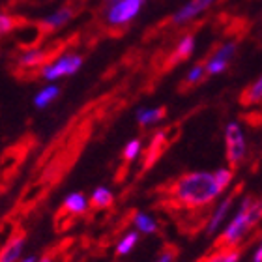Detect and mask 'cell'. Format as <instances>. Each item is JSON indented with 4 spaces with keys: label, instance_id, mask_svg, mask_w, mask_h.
<instances>
[{
    "label": "cell",
    "instance_id": "1",
    "mask_svg": "<svg viewBox=\"0 0 262 262\" xmlns=\"http://www.w3.org/2000/svg\"><path fill=\"white\" fill-rule=\"evenodd\" d=\"M223 189L217 186L212 172H191V174L182 176L172 189L176 199L187 206L208 204Z\"/></svg>",
    "mask_w": 262,
    "mask_h": 262
},
{
    "label": "cell",
    "instance_id": "2",
    "mask_svg": "<svg viewBox=\"0 0 262 262\" xmlns=\"http://www.w3.org/2000/svg\"><path fill=\"white\" fill-rule=\"evenodd\" d=\"M82 56L73 51H66L56 58H49L41 68H39V77L45 82H56L66 77L75 75L77 71L82 68Z\"/></svg>",
    "mask_w": 262,
    "mask_h": 262
},
{
    "label": "cell",
    "instance_id": "3",
    "mask_svg": "<svg viewBox=\"0 0 262 262\" xmlns=\"http://www.w3.org/2000/svg\"><path fill=\"white\" fill-rule=\"evenodd\" d=\"M260 217H262V202H253L249 196L244 199V202L240 204V210L236 213V217L232 219V223L225 230V242H229V244L238 242L249 230V227L257 223Z\"/></svg>",
    "mask_w": 262,
    "mask_h": 262
},
{
    "label": "cell",
    "instance_id": "4",
    "mask_svg": "<svg viewBox=\"0 0 262 262\" xmlns=\"http://www.w3.org/2000/svg\"><path fill=\"white\" fill-rule=\"evenodd\" d=\"M146 0H116L105 8V23L107 27L120 28L129 25L139 13Z\"/></svg>",
    "mask_w": 262,
    "mask_h": 262
},
{
    "label": "cell",
    "instance_id": "5",
    "mask_svg": "<svg viewBox=\"0 0 262 262\" xmlns=\"http://www.w3.org/2000/svg\"><path fill=\"white\" fill-rule=\"evenodd\" d=\"M225 139H227V154H229V161L232 167L240 163L244 154H246V139H244V133H242L240 126L232 122L227 126L225 131Z\"/></svg>",
    "mask_w": 262,
    "mask_h": 262
},
{
    "label": "cell",
    "instance_id": "6",
    "mask_svg": "<svg viewBox=\"0 0 262 262\" xmlns=\"http://www.w3.org/2000/svg\"><path fill=\"white\" fill-rule=\"evenodd\" d=\"M73 15H75V11H73L71 6H60V8H56L55 11H51L49 15H45L39 21V28L43 32H56V30L64 28L73 19Z\"/></svg>",
    "mask_w": 262,
    "mask_h": 262
},
{
    "label": "cell",
    "instance_id": "7",
    "mask_svg": "<svg viewBox=\"0 0 262 262\" xmlns=\"http://www.w3.org/2000/svg\"><path fill=\"white\" fill-rule=\"evenodd\" d=\"M49 58H51L49 51L41 49V47H30V49H25L21 55H19L17 64H19V68L25 71L39 70Z\"/></svg>",
    "mask_w": 262,
    "mask_h": 262
},
{
    "label": "cell",
    "instance_id": "8",
    "mask_svg": "<svg viewBox=\"0 0 262 262\" xmlns=\"http://www.w3.org/2000/svg\"><path fill=\"white\" fill-rule=\"evenodd\" d=\"M27 247V238L25 234H13L8 238L2 249H0V262H17L23 257Z\"/></svg>",
    "mask_w": 262,
    "mask_h": 262
},
{
    "label": "cell",
    "instance_id": "9",
    "mask_svg": "<svg viewBox=\"0 0 262 262\" xmlns=\"http://www.w3.org/2000/svg\"><path fill=\"white\" fill-rule=\"evenodd\" d=\"M234 53H236V43L221 45V49L213 55L212 60L204 66V70H206L208 73H212V75H217V73L225 71V68H227V64H229L230 58L234 56Z\"/></svg>",
    "mask_w": 262,
    "mask_h": 262
},
{
    "label": "cell",
    "instance_id": "10",
    "mask_svg": "<svg viewBox=\"0 0 262 262\" xmlns=\"http://www.w3.org/2000/svg\"><path fill=\"white\" fill-rule=\"evenodd\" d=\"M213 2H215V0H191V2H187L180 11H176V15L172 17V21H174L176 25H184V23L195 19V17L199 15V13H202L206 8H210Z\"/></svg>",
    "mask_w": 262,
    "mask_h": 262
},
{
    "label": "cell",
    "instance_id": "11",
    "mask_svg": "<svg viewBox=\"0 0 262 262\" xmlns=\"http://www.w3.org/2000/svg\"><path fill=\"white\" fill-rule=\"evenodd\" d=\"M60 98V86L56 82H47L45 86H41L34 96V107L39 111L47 109L55 103L56 99Z\"/></svg>",
    "mask_w": 262,
    "mask_h": 262
},
{
    "label": "cell",
    "instance_id": "12",
    "mask_svg": "<svg viewBox=\"0 0 262 262\" xmlns=\"http://www.w3.org/2000/svg\"><path fill=\"white\" fill-rule=\"evenodd\" d=\"M62 208H64V212L70 213V215H82V213L90 208V201H88V196L84 195V193L73 191L64 196Z\"/></svg>",
    "mask_w": 262,
    "mask_h": 262
},
{
    "label": "cell",
    "instance_id": "13",
    "mask_svg": "<svg viewBox=\"0 0 262 262\" xmlns=\"http://www.w3.org/2000/svg\"><path fill=\"white\" fill-rule=\"evenodd\" d=\"M163 116H165V109H161V107H141V109L137 111V122L144 127L159 122Z\"/></svg>",
    "mask_w": 262,
    "mask_h": 262
},
{
    "label": "cell",
    "instance_id": "14",
    "mask_svg": "<svg viewBox=\"0 0 262 262\" xmlns=\"http://www.w3.org/2000/svg\"><path fill=\"white\" fill-rule=\"evenodd\" d=\"M133 225H135L137 232H141V234H154V232H158V221L144 212L135 213Z\"/></svg>",
    "mask_w": 262,
    "mask_h": 262
},
{
    "label": "cell",
    "instance_id": "15",
    "mask_svg": "<svg viewBox=\"0 0 262 262\" xmlns=\"http://www.w3.org/2000/svg\"><path fill=\"white\" fill-rule=\"evenodd\" d=\"M90 204L96 208H107L113 204V201H115V195H113V191H111L109 187H105V186H99L96 187L92 191V195H90Z\"/></svg>",
    "mask_w": 262,
    "mask_h": 262
},
{
    "label": "cell",
    "instance_id": "16",
    "mask_svg": "<svg viewBox=\"0 0 262 262\" xmlns=\"http://www.w3.org/2000/svg\"><path fill=\"white\" fill-rule=\"evenodd\" d=\"M19 27V21H17L15 15H11L8 11H2L0 10V38H4V36H10L15 28Z\"/></svg>",
    "mask_w": 262,
    "mask_h": 262
},
{
    "label": "cell",
    "instance_id": "17",
    "mask_svg": "<svg viewBox=\"0 0 262 262\" xmlns=\"http://www.w3.org/2000/svg\"><path fill=\"white\" fill-rule=\"evenodd\" d=\"M139 242V232H127V234L122 236V240L116 244V255H127V253L133 251V247L137 246Z\"/></svg>",
    "mask_w": 262,
    "mask_h": 262
},
{
    "label": "cell",
    "instance_id": "18",
    "mask_svg": "<svg viewBox=\"0 0 262 262\" xmlns=\"http://www.w3.org/2000/svg\"><path fill=\"white\" fill-rule=\"evenodd\" d=\"M230 202H232V199H227V201H225L223 204L215 210V213L212 215V219H210V225H208V232H210V234H213V232L217 230V227L221 225V221L225 219V215H227V212H229V208H230Z\"/></svg>",
    "mask_w": 262,
    "mask_h": 262
},
{
    "label": "cell",
    "instance_id": "19",
    "mask_svg": "<svg viewBox=\"0 0 262 262\" xmlns=\"http://www.w3.org/2000/svg\"><path fill=\"white\" fill-rule=\"evenodd\" d=\"M193 49H195V39H193L191 36H186V38L178 43V47H176L174 58L176 60H184V58H187V56L191 55Z\"/></svg>",
    "mask_w": 262,
    "mask_h": 262
},
{
    "label": "cell",
    "instance_id": "20",
    "mask_svg": "<svg viewBox=\"0 0 262 262\" xmlns=\"http://www.w3.org/2000/svg\"><path fill=\"white\" fill-rule=\"evenodd\" d=\"M262 99V77H258L257 81L253 82V86L249 88L244 96V103H257Z\"/></svg>",
    "mask_w": 262,
    "mask_h": 262
},
{
    "label": "cell",
    "instance_id": "21",
    "mask_svg": "<svg viewBox=\"0 0 262 262\" xmlns=\"http://www.w3.org/2000/svg\"><path fill=\"white\" fill-rule=\"evenodd\" d=\"M141 148H142V144H141L139 139L129 141L126 146H124V159H126V161H133V159H137L139 158V154H141Z\"/></svg>",
    "mask_w": 262,
    "mask_h": 262
},
{
    "label": "cell",
    "instance_id": "22",
    "mask_svg": "<svg viewBox=\"0 0 262 262\" xmlns=\"http://www.w3.org/2000/svg\"><path fill=\"white\" fill-rule=\"evenodd\" d=\"M213 178H215V182H217V186L221 187V189H225V187L229 186V182L232 180V172L227 169H221L213 174Z\"/></svg>",
    "mask_w": 262,
    "mask_h": 262
},
{
    "label": "cell",
    "instance_id": "23",
    "mask_svg": "<svg viewBox=\"0 0 262 262\" xmlns=\"http://www.w3.org/2000/svg\"><path fill=\"white\" fill-rule=\"evenodd\" d=\"M204 73H206V70H204V66H195L189 73H187V79L186 82L187 84H195V82H199L204 77Z\"/></svg>",
    "mask_w": 262,
    "mask_h": 262
},
{
    "label": "cell",
    "instance_id": "24",
    "mask_svg": "<svg viewBox=\"0 0 262 262\" xmlns=\"http://www.w3.org/2000/svg\"><path fill=\"white\" fill-rule=\"evenodd\" d=\"M238 258H240V255L232 251V253H221L217 257H213L210 262H238Z\"/></svg>",
    "mask_w": 262,
    "mask_h": 262
},
{
    "label": "cell",
    "instance_id": "25",
    "mask_svg": "<svg viewBox=\"0 0 262 262\" xmlns=\"http://www.w3.org/2000/svg\"><path fill=\"white\" fill-rule=\"evenodd\" d=\"M38 262H64V260H62L60 255H56L55 253V255H45V257H41Z\"/></svg>",
    "mask_w": 262,
    "mask_h": 262
},
{
    "label": "cell",
    "instance_id": "26",
    "mask_svg": "<svg viewBox=\"0 0 262 262\" xmlns=\"http://www.w3.org/2000/svg\"><path fill=\"white\" fill-rule=\"evenodd\" d=\"M39 258L36 257V255H23L21 258H19V260L17 262H38Z\"/></svg>",
    "mask_w": 262,
    "mask_h": 262
},
{
    "label": "cell",
    "instance_id": "27",
    "mask_svg": "<svg viewBox=\"0 0 262 262\" xmlns=\"http://www.w3.org/2000/svg\"><path fill=\"white\" fill-rule=\"evenodd\" d=\"M156 262H172V253H163Z\"/></svg>",
    "mask_w": 262,
    "mask_h": 262
},
{
    "label": "cell",
    "instance_id": "28",
    "mask_svg": "<svg viewBox=\"0 0 262 262\" xmlns=\"http://www.w3.org/2000/svg\"><path fill=\"white\" fill-rule=\"evenodd\" d=\"M253 262H262V244H260V247L257 249V253H255V257H253Z\"/></svg>",
    "mask_w": 262,
    "mask_h": 262
},
{
    "label": "cell",
    "instance_id": "29",
    "mask_svg": "<svg viewBox=\"0 0 262 262\" xmlns=\"http://www.w3.org/2000/svg\"><path fill=\"white\" fill-rule=\"evenodd\" d=\"M105 4H113V2H116V0H103Z\"/></svg>",
    "mask_w": 262,
    "mask_h": 262
}]
</instances>
